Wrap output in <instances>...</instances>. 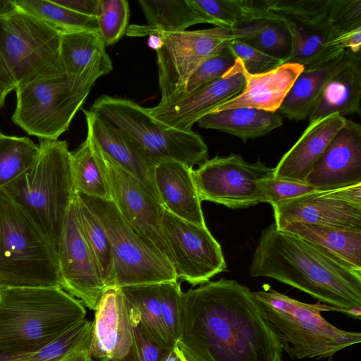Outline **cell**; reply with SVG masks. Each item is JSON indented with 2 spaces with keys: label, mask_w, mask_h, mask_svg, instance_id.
<instances>
[{
  "label": "cell",
  "mask_w": 361,
  "mask_h": 361,
  "mask_svg": "<svg viewBox=\"0 0 361 361\" xmlns=\"http://www.w3.org/2000/svg\"><path fill=\"white\" fill-rule=\"evenodd\" d=\"M178 346L188 361H282L280 341L252 291L232 279L182 293Z\"/></svg>",
  "instance_id": "obj_1"
},
{
  "label": "cell",
  "mask_w": 361,
  "mask_h": 361,
  "mask_svg": "<svg viewBox=\"0 0 361 361\" xmlns=\"http://www.w3.org/2000/svg\"><path fill=\"white\" fill-rule=\"evenodd\" d=\"M250 275L277 280L331 307H361V271L274 223L262 231Z\"/></svg>",
  "instance_id": "obj_2"
},
{
  "label": "cell",
  "mask_w": 361,
  "mask_h": 361,
  "mask_svg": "<svg viewBox=\"0 0 361 361\" xmlns=\"http://www.w3.org/2000/svg\"><path fill=\"white\" fill-rule=\"evenodd\" d=\"M83 303L61 286L0 289V351L44 346L85 319Z\"/></svg>",
  "instance_id": "obj_3"
},
{
  "label": "cell",
  "mask_w": 361,
  "mask_h": 361,
  "mask_svg": "<svg viewBox=\"0 0 361 361\" xmlns=\"http://www.w3.org/2000/svg\"><path fill=\"white\" fill-rule=\"evenodd\" d=\"M262 317L280 341L282 350L292 358L331 361L335 354L361 341V334L338 329L322 312L336 311L357 319L359 310L341 309L318 302L310 304L273 289L252 292Z\"/></svg>",
  "instance_id": "obj_4"
},
{
  "label": "cell",
  "mask_w": 361,
  "mask_h": 361,
  "mask_svg": "<svg viewBox=\"0 0 361 361\" xmlns=\"http://www.w3.org/2000/svg\"><path fill=\"white\" fill-rule=\"evenodd\" d=\"M32 165L2 188L44 232L56 253L64 222L75 195L65 140L40 139Z\"/></svg>",
  "instance_id": "obj_5"
},
{
  "label": "cell",
  "mask_w": 361,
  "mask_h": 361,
  "mask_svg": "<svg viewBox=\"0 0 361 361\" xmlns=\"http://www.w3.org/2000/svg\"><path fill=\"white\" fill-rule=\"evenodd\" d=\"M58 286L54 247L29 213L0 188V289Z\"/></svg>",
  "instance_id": "obj_6"
},
{
  "label": "cell",
  "mask_w": 361,
  "mask_h": 361,
  "mask_svg": "<svg viewBox=\"0 0 361 361\" xmlns=\"http://www.w3.org/2000/svg\"><path fill=\"white\" fill-rule=\"evenodd\" d=\"M89 110L134 142L154 166L173 160L193 169L207 160L208 148L199 134L164 124L130 99L102 95Z\"/></svg>",
  "instance_id": "obj_7"
},
{
  "label": "cell",
  "mask_w": 361,
  "mask_h": 361,
  "mask_svg": "<svg viewBox=\"0 0 361 361\" xmlns=\"http://www.w3.org/2000/svg\"><path fill=\"white\" fill-rule=\"evenodd\" d=\"M61 32L18 8L1 18L0 75L14 88L66 74L61 66Z\"/></svg>",
  "instance_id": "obj_8"
},
{
  "label": "cell",
  "mask_w": 361,
  "mask_h": 361,
  "mask_svg": "<svg viewBox=\"0 0 361 361\" xmlns=\"http://www.w3.org/2000/svg\"><path fill=\"white\" fill-rule=\"evenodd\" d=\"M95 81L61 74L18 85L12 121L30 135L56 140L68 130Z\"/></svg>",
  "instance_id": "obj_9"
},
{
  "label": "cell",
  "mask_w": 361,
  "mask_h": 361,
  "mask_svg": "<svg viewBox=\"0 0 361 361\" xmlns=\"http://www.w3.org/2000/svg\"><path fill=\"white\" fill-rule=\"evenodd\" d=\"M102 222L114 262L116 287L177 281L172 264L126 221L111 200L77 192Z\"/></svg>",
  "instance_id": "obj_10"
},
{
  "label": "cell",
  "mask_w": 361,
  "mask_h": 361,
  "mask_svg": "<svg viewBox=\"0 0 361 361\" xmlns=\"http://www.w3.org/2000/svg\"><path fill=\"white\" fill-rule=\"evenodd\" d=\"M157 32L163 42L156 51L161 93L159 103L174 99L203 62L227 48L233 41L241 39L238 27Z\"/></svg>",
  "instance_id": "obj_11"
},
{
  "label": "cell",
  "mask_w": 361,
  "mask_h": 361,
  "mask_svg": "<svg viewBox=\"0 0 361 361\" xmlns=\"http://www.w3.org/2000/svg\"><path fill=\"white\" fill-rule=\"evenodd\" d=\"M192 175L201 201L242 209L264 202L257 183L274 176V169L260 159L249 163L231 154L207 159Z\"/></svg>",
  "instance_id": "obj_12"
},
{
  "label": "cell",
  "mask_w": 361,
  "mask_h": 361,
  "mask_svg": "<svg viewBox=\"0 0 361 361\" xmlns=\"http://www.w3.org/2000/svg\"><path fill=\"white\" fill-rule=\"evenodd\" d=\"M89 137L116 209L139 235L172 264V257L161 228L164 207L140 181L115 164Z\"/></svg>",
  "instance_id": "obj_13"
},
{
  "label": "cell",
  "mask_w": 361,
  "mask_h": 361,
  "mask_svg": "<svg viewBox=\"0 0 361 361\" xmlns=\"http://www.w3.org/2000/svg\"><path fill=\"white\" fill-rule=\"evenodd\" d=\"M161 228L178 279L196 286L226 270L221 247L207 226L187 221L164 209Z\"/></svg>",
  "instance_id": "obj_14"
},
{
  "label": "cell",
  "mask_w": 361,
  "mask_h": 361,
  "mask_svg": "<svg viewBox=\"0 0 361 361\" xmlns=\"http://www.w3.org/2000/svg\"><path fill=\"white\" fill-rule=\"evenodd\" d=\"M279 229L293 222L361 231V184L314 191L272 206Z\"/></svg>",
  "instance_id": "obj_15"
},
{
  "label": "cell",
  "mask_w": 361,
  "mask_h": 361,
  "mask_svg": "<svg viewBox=\"0 0 361 361\" xmlns=\"http://www.w3.org/2000/svg\"><path fill=\"white\" fill-rule=\"evenodd\" d=\"M129 312L135 316L145 334L164 349L174 348L181 327V296L177 281L121 288Z\"/></svg>",
  "instance_id": "obj_16"
},
{
  "label": "cell",
  "mask_w": 361,
  "mask_h": 361,
  "mask_svg": "<svg viewBox=\"0 0 361 361\" xmlns=\"http://www.w3.org/2000/svg\"><path fill=\"white\" fill-rule=\"evenodd\" d=\"M57 258L60 286L95 310L106 288L82 235L73 201L63 227Z\"/></svg>",
  "instance_id": "obj_17"
},
{
  "label": "cell",
  "mask_w": 361,
  "mask_h": 361,
  "mask_svg": "<svg viewBox=\"0 0 361 361\" xmlns=\"http://www.w3.org/2000/svg\"><path fill=\"white\" fill-rule=\"evenodd\" d=\"M243 64L238 59L221 78L173 102L147 108L149 114L164 124L183 131L216 107L240 94L246 85Z\"/></svg>",
  "instance_id": "obj_18"
},
{
  "label": "cell",
  "mask_w": 361,
  "mask_h": 361,
  "mask_svg": "<svg viewBox=\"0 0 361 361\" xmlns=\"http://www.w3.org/2000/svg\"><path fill=\"white\" fill-rule=\"evenodd\" d=\"M94 311L89 350L93 358L138 361L128 306L121 288L106 289Z\"/></svg>",
  "instance_id": "obj_19"
},
{
  "label": "cell",
  "mask_w": 361,
  "mask_h": 361,
  "mask_svg": "<svg viewBox=\"0 0 361 361\" xmlns=\"http://www.w3.org/2000/svg\"><path fill=\"white\" fill-rule=\"evenodd\" d=\"M317 191L361 184V126L346 118L308 174Z\"/></svg>",
  "instance_id": "obj_20"
},
{
  "label": "cell",
  "mask_w": 361,
  "mask_h": 361,
  "mask_svg": "<svg viewBox=\"0 0 361 361\" xmlns=\"http://www.w3.org/2000/svg\"><path fill=\"white\" fill-rule=\"evenodd\" d=\"M193 169L169 160L154 167V181L161 206L172 214L192 224L207 226L192 175Z\"/></svg>",
  "instance_id": "obj_21"
},
{
  "label": "cell",
  "mask_w": 361,
  "mask_h": 361,
  "mask_svg": "<svg viewBox=\"0 0 361 361\" xmlns=\"http://www.w3.org/2000/svg\"><path fill=\"white\" fill-rule=\"evenodd\" d=\"M83 112L87 135L115 164L140 181L160 203L154 181V166L142 151L130 139L90 110L83 109Z\"/></svg>",
  "instance_id": "obj_22"
},
{
  "label": "cell",
  "mask_w": 361,
  "mask_h": 361,
  "mask_svg": "<svg viewBox=\"0 0 361 361\" xmlns=\"http://www.w3.org/2000/svg\"><path fill=\"white\" fill-rule=\"evenodd\" d=\"M345 120V117L332 114L310 122L300 138L274 168V177L305 183L314 165Z\"/></svg>",
  "instance_id": "obj_23"
},
{
  "label": "cell",
  "mask_w": 361,
  "mask_h": 361,
  "mask_svg": "<svg viewBox=\"0 0 361 361\" xmlns=\"http://www.w3.org/2000/svg\"><path fill=\"white\" fill-rule=\"evenodd\" d=\"M361 51L348 50L326 81L308 117L312 122L332 114H360Z\"/></svg>",
  "instance_id": "obj_24"
},
{
  "label": "cell",
  "mask_w": 361,
  "mask_h": 361,
  "mask_svg": "<svg viewBox=\"0 0 361 361\" xmlns=\"http://www.w3.org/2000/svg\"><path fill=\"white\" fill-rule=\"evenodd\" d=\"M304 66L286 62L267 72L252 74L243 68L246 80L244 90L216 107L218 111L236 107H250L277 112ZM212 111V112H213Z\"/></svg>",
  "instance_id": "obj_25"
},
{
  "label": "cell",
  "mask_w": 361,
  "mask_h": 361,
  "mask_svg": "<svg viewBox=\"0 0 361 361\" xmlns=\"http://www.w3.org/2000/svg\"><path fill=\"white\" fill-rule=\"evenodd\" d=\"M59 56L66 75L97 80L113 69L98 31L61 33Z\"/></svg>",
  "instance_id": "obj_26"
},
{
  "label": "cell",
  "mask_w": 361,
  "mask_h": 361,
  "mask_svg": "<svg viewBox=\"0 0 361 361\" xmlns=\"http://www.w3.org/2000/svg\"><path fill=\"white\" fill-rule=\"evenodd\" d=\"M138 3L148 24L129 26L126 33L128 36L142 37L157 32H180L197 24H212L190 0H139Z\"/></svg>",
  "instance_id": "obj_27"
},
{
  "label": "cell",
  "mask_w": 361,
  "mask_h": 361,
  "mask_svg": "<svg viewBox=\"0 0 361 361\" xmlns=\"http://www.w3.org/2000/svg\"><path fill=\"white\" fill-rule=\"evenodd\" d=\"M347 52L344 49L319 63L305 66L286 94L279 112L290 120L308 118L326 81Z\"/></svg>",
  "instance_id": "obj_28"
},
{
  "label": "cell",
  "mask_w": 361,
  "mask_h": 361,
  "mask_svg": "<svg viewBox=\"0 0 361 361\" xmlns=\"http://www.w3.org/2000/svg\"><path fill=\"white\" fill-rule=\"evenodd\" d=\"M280 230L303 238L343 265L361 271V231L300 222L288 224Z\"/></svg>",
  "instance_id": "obj_29"
},
{
  "label": "cell",
  "mask_w": 361,
  "mask_h": 361,
  "mask_svg": "<svg viewBox=\"0 0 361 361\" xmlns=\"http://www.w3.org/2000/svg\"><path fill=\"white\" fill-rule=\"evenodd\" d=\"M197 123L200 128L227 133L246 142L267 135L282 126L283 119L277 112L236 107L211 112Z\"/></svg>",
  "instance_id": "obj_30"
},
{
  "label": "cell",
  "mask_w": 361,
  "mask_h": 361,
  "mask_svg": "<svg viewBox=\"0 0 361 361\" xmlns=\"http://www.w3.org/2000/svg\"><path fill=\"white\" fill-rule=\"evenodd\" d=\"M92 322L83 319L62 336L37 348L15 351H0V361H68L90 350Z\"/></svg>",
  "instance_id": "obj_31"
},
{
  "label": "cell",
  "mask_w": 361,
  "mask_h": 361,
  "mask_svg": "<svg viewBox=\"0 0 361 361\" xmlns=\"http://www.w3.org/2000/svg\"><path fill=\"white\" fill-rule=\"evenodd\" d=\"M281 16L292 39V52L288 62L299 63L305 67L344 50L341 45L343 35H337L331 32L314 29Z\"/></svg>",
  "instance_id": "obj_32"
},
{
  "label": "cell",
  "mask_w": 361,
  "mask_h": 361,
  "mask_svg": "<svg viewBox=\"0 0 361 361\" xmlns=\"http://www.w3.org/2000/svg\"><path fill=\"white\" fill-rule=\"evenodd\" d=\"M73 205L85 241L93 255L106 289L115 288L114 262L107 233L97 216L75 192Z\"/></svg>",
  "instance_id": "obj_33"
},
{
  "label": "cell",
  "mask_w": 361,
  "mask_h": 361,
  "mask_svg": "<svg viewBox=\"0 0 361 361\" xmlns=\"http://www.w3.org/2000/svg\"><path fill=\"white\" fill-rule=\"evenodd\" d=\"M271 12L269 18L239 25L243 36L240 41L286 63L292 52L291 36L281 16Z\"/></svg>",
  "instance_id": "obj_34"
},
{
  "label": "cell",
  "mask_w": 361,
  "mask_h": 361,
  "mask_svg": "<svg viewBox=\"0 0 361 361\" xmlns=\"http://www.w3.org/2000/svg\"><path fill=\"white\" fill-rule=\"evenodd\" d=\"M214 27L233 28L265 18V0H190Z\"/></svg>",
  "instance_id": "obj_35"
},
{
  "label": "cell",
  "mask_w": 361,
  "mask_h": 361,
  "mask_svg": "<svg viewBox=\"0 0 361 361\" xmlns=\"http://www.w3.org/2000/svg\"><path fill=\"white\" fill-rule=\"evenodd\" d=\"M74 190L90 197L111 200L107 180L94 155L91 140H85L70 154Z\"/></svg>",
  "instance_id": "obj_36"
},
{
  "label": "cell",
  "mask_w": 361,
  "mask_h": 361,
  "mask_svg": "<svg viewBox=\"0 0 361 361\" xmlns=\"http://www.w3.org/2000/svg\"><path fill=\"white\" fill-rule=\"evenodd\" d=\"M335 0H267V9L301 25L341 35L334 26Z\"/></svg>",
  "instance_id": "obj_37"
},
{
  "label": "cell",
  "mask_w": 361,
  "mask_h": 361,
  "mask_svg": "<svg viewBox=\"0 0 361 361\" xmlns=\"http://www.w3.org/2000/svg\"><path fill=\"white\" fill-rule=\"evenodd\" d=\"M17 8L35 16L61 33L98 31L96 18L75 12L52 0H13Z\"/></svg>",
  "instance_id": "obj_38"
},
{
  "label": "cell",
  "mask_w": 361,
  "mask_h": 361,
  "mask_svg": "<svg viewBox=\"0 0 361 361\" xmlns=\"http://www.w3.org/2000/svg\"><path fill=\"white\" fill-rule=\"evenodd\" d=\"M39 145L27 137L0 135V188L7 185L36 160Z\"/></svg>",
  "instance_id": "obj_39"
},
{
  "label": "cell",
  "mask_w": 361,
  "mask_h": 361,
  "mask_svg": "<svg viewBox=\"0 0 361 361\" xmlns=\"http://www.w3.org/2000/svg\"><path fill=\"white\" fill-rule=\"evenodd\" d=\"M130 8L126 0H98L96 19L105 47L116 44L126 33Z\"/></svg>",
  "instance_id": "obj_40"
},
{
  "label": "cell",
  "mask_w": 361,
  "mask_h": 361,
  "mask_svg": "<svg viewBox=\"0 0 361 361\" xmlns=\"http://www.w3.org/2000/svg\"><path fill=\"white\" fill-rule=\"evenodd\" d=\"M235 61V58L228 47L208 59L193 72L183 91L171 102L177 100L202 86L221 78L233 66Z\"/></svg>",
  "instance_id": "obj_41"
},
{
  "label": "cell",
  "mask_w": 361,
  "mask_h": 361,
  "mask_svg": "<svg viewBox=\"0 0 361 361\" xmlns=\"http://www.w3.org/2000/svg\"><path fill=\"white\" fill-rule=\"evenodd\" d=\"M257 187L264 202L271 206L315 191L312 186L306 183L279 179L274 176L259 180Z\"/></svg>",
  "instance_id": "obj_42"
},
{
  "label": "cell",
  "mask_w": 361,
  "mask_h": 361,
  "mask_svg": "<svg viewBox=\"0 0 361 361\" xmlns=\"http://www.w3.org/2000/svg\"><path fill=\"white\" fill-rule=\"evenodd\" d=\"M228 48L235 59L241 61L245 70L252 74L267 72L283 63L240 40L233 41Z\"/></svg>",
  "instance_id": "obj_43"
},
{
  "label": "cell",
  "mask_w": 361,
  "mask_h": 361,
  "mask_svg": "<svg viewBox=\"0 0 361 361\" xmlns=\"http://www.w3.org/2000/svg\"><path fill=\"white\" fill-rule=\"evenodd\" d=\"M131 319L134 350L138 361H160L165 353L164 349L152 341L143 331L137 319L130 313Z\"/></svg>",
  "instance_id": "obj_44"
},
{
  "label": "cell",
  "mask_w": 361,
  "mask_h": 361,
  "mask_svg": "<svg viewBox=\"0 0 361 361\" xmlns=\"http://www.w3.org/2000/svg\"><path fill=\"white\" fill-rule=\"evenodd\" d=\"M78 13L96 18L98 0H52Z\"/></svg>",
  "instance_id": "obj_45"
},
{
  "label": "cell",
  "mask_w": 361,
  "mask_h": 361,
  "mask_svg": "<svg viewBox=\"0 0 361 361\" xmlns=\"http://www.w3.org/2000/svg\"><path fill=\"white\" fill-rule=\"evenodd\" d=\"M160 361H188V360L177 345L168 350Z\"/></svg>",
  "instance_id": "obj_46"
},
{
  "label": "cell",
  "mask_w": 361,
  "mask_h": 361,
  "mask_svg": "<svg viewBox=\"0 0 361 361\" xmlns=\"http://www.w3.org/2000/svg\"><path fill=\"white\" fill-rule=\"evenodd\" d=\"M16 9L13 0H0V18H2Z\"/></svg>",
  "instance_id": "obj_47"
},
{
  "label": "cell",
  "mask_w": 361,
  "mask_h": 361,
  "mask_svg": "<svg viewBox=\"0 0 361 361\" xmlns=\"http://www.w3.org/2000/svg\"><path fill=\"white\" fill-rule=\"evenodd\" d=\"M148 45L155 51L158 50L162 45V39L159 32L153 33L149 35Z\"/></svg>",
  "instance_id": "obj_48"
},
{
  "label": "cell",
  "mask_w": 361,
  "mask_h": 361,
  "mask_svg": "<svg viewBox=\"0 0 361 361\" xmlns=\"http://www.w3.org/2000/svg\"><path fill=\"white\" fill-rule=\"evenodd\" d=\"M68 361H95L88 350H83Z\"/></svg>",
  "instance_id": "obj_49"
},
{
  "label": "cell",
  "mask_w": 361,
  "mask_h": 361,
  "mask_svg": "<svg viewBox=\"0 0 361 361\" xmlns=\"http://www.w3.org/2000/svg\"><path fill=\"white\" fill-rule=\"evenodd\" d=\"M14 89L13 86L0 87V109L4 106L7 95Z\"/></svg>",
  "instance_id": "obj_50"
},
{
  "label": "cell",
  "mask_w": 361,
  "mask_h": 361,
  "mask_svg": "<svg viewBox=\"0 0 361 361\" xmlns=\"http://www.w3.org/2000/svg\"><path fill=\"white\" fill-rule=\"evenodd\" d=\"M3 18V17H2ZM0 18V29H1V18ZM6 86H8L7 85L4 81L3 80L1 79V75H0V87H6Z\"/></svg>",
  "instance_id": "obj_51"
},
{
  "label": "cell",
  "mask_w": 361,
  "mask_h": 361,
  "mask_svg": "<svg viewBox=\"0 0 361 361\" xmlns=\"http://www.w3.org/2000/svg\"><path fill=\"white\" fill-rule=\"evenodd\" d=\"M99 361H114V360H111L110 358H108V357H104V358L100 359Z\"/></svg>",
  "instance_id": "obj_52"
},
{
  "label": "cell",
  "mask_w": 361,
  "mask_h": 361,
  "mask_svg": "<svg viewBox=\"0 0 361 361\" xmlns=\"http://www.w3.org/2000/svg\"><path fill=\"white\" fill-rule=\"evenodd\" d=\"M2 134V133L0 131V135Z\"/></svg>",
  "instance_id": "obj_53"
}]
</instances>
